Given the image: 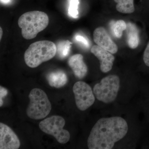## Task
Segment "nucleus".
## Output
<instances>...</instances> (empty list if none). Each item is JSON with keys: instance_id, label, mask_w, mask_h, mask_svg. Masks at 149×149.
<instances>
[{"instance_id": "obj_1", "label": "nucleus", "mask_w": 149, "mask_h": 149, "mask_svg": "<svg viewBox=\"0 0 149 149\" xmlns=\"http://www.w3.org/2000/svg\"><path fill=\"white\" fill-rule=\"evenodd\" d=\"M126 120L120 116L102 118L92 128L88 139L90 149H111L128 133Z\"/></svg>"}, {"instance_id": "obj_2", "label": "nucleus", "mask_w": 149, "mask_h": 149, "mask_svg": "<svg viewBox=\"0 0 149 149\" xmlns=\"http://www.w3.org/2000/svg\"><path fill=\"white\" fill-rule=\"evenodd\" d=\"M49 23L47 15L40 11L25 13L20 16L18 20V25L21 29L22 35L27 40L35 38L39 32L46 29Z\"/></svg>"}, {"instance_id": "obj_3", "label": "nucleus", "mask_w": 149, "mask_h": 149, "mask_svg": "<svg viewBox=\"0 0 149 149\" xmlns=\"http://www.w3.org/2000/svg\"><path fill=\"white\" fill-rule=\"evenodd\" d=\"M56 54V46L54 43L48 40L38 41L31 44L25 51L24 61L29 67L35 68L53 58Z\"/></svg>"}, {"instance_id": "obj_4", "label": "nucleus", "mask_w": 149, "mask_h": 149, "mask_svg": "<svg viewBox=\"0 0 149 149\" xmlns=\"http://www.w3.org/2000/svg\"><path fill=\"white\" fill-rule=\"evenodd\" d=\"M29 98L26 110L27 116L35 120L47 117L52 110V104L46 93L39 88H34L29 93Z\"/></svg>"}, {"instance_id": "obj_5", "label": "nucleus", "mask_w": 149, "mask_h": 149, "mask_svg": "<svg viewBox=\"0 0 149 149\" xmlns=\"http://www.w3.org/2000/svg\"><path fill=\"white\" fill-rule=\"evenodd\" d=\"M120 87L119 77L115 74H110L97 83L93 91L97 100L104 103L110 104L115 100Z\"/></svg>"}, {"instance_id": "obj_6", "label": "nucleus", "mask_w": 149, "mask_h": 149, "mask_svg": "<svg viewBox=\"0 0 149 149\" xmlns=\"http://www.w3.org/2000/svg\"><path fill=\"white\" fill-rule=\"evenodd\" d=\"M65 123V120L61 116H53L41 121L39 128L44 133L54 136L60 143L65 144L70 137L68 131L63 129Z\"/></svg>"}, {"instance_id": "obj_7", "label": "nucleus", "mask_w": 149, "mask_h": 149, "mask_svg": "<svg viewBox=\"0 0 149 149\" xmlns=\"http://www.w3.org/2000/svg\"><path fill=\"white\" fill-rule=\"evenodd\" d=\"M75 103L77 108L84 111L90 107L95 102V95L91 86L83 81H78L72 88Z\"/></svg>"}, {"instance_id": "obj_8", "label": "nucleus", "mask_w": 149, "mask_h": 149, "mask_svg": "<svg viewBox=\"0 0 149 149\" xmlns=\"http://www.w3.org/2000/svg\"><path fill=\"white\" fill-rule=\"evenodd\" d=\"M20 142L13 130L6 124L0 123V149H17Z\"/></svg>"}, {"instance_id": "obj_9", "label": "nucleus", "mask_w": 149, "mask_h": 149, "mask_svg": "<svg viewBox=\"0 0 149 149\" xmlns=\"http://www.w3.org/2000/svg\"><path fill=\"white\" fill-rule=\"evenodd\" d=\"M93 40L97 45L103 48L112 54L117 52L118 48L113 42L106 29L103 27L96 28L93 32Z\"/></svg>"}, {"instance_id": "obj_10", "label": "nucleus", "mask_w": 149, "mask_h": 149, "mask_svg": "<svg viewBox=\"0 0 149 149\" xmlns=\"http://www.w3.org/2000/svg\"><path fill=\"white\" fill-rule=\"evenodd\" d=\"M91 52L100 61V68L102 72L107 73L111 70L115 60L112 54L97 45L92 47Z\"/></svg>"}, {"instance_id": "obj_11", "label": "nucleus", "mask_w": 149, "mask_h": 149, "mask_svg": "<svg viewBox=\"0 0 149 149\" xmlns=\"http://www.w3.org/2000/svg\"><path fill=\"white\" fill-rule=\"evenodd\" d=\"M68 64L75 76L79 79H82L88 73L87 65L83 61V57L80 54L71 56L68 61Z\"/></svg>"}, {"instance_id": "obj_12", "label": "nucleus", "mask_w": 149, "mask_h": 149, "mask_svg": "<svg viewBox=\"0 0 149 149\" xmlns=\"http://www.w3.org/2000/svg\"><path fill=\"white\" fill-rule=\"evenodd\" d=\"M47 79L50 86L56 88H62L68 82L67 76L62 70L50 72L47 75Z\"/></svg>"}, {"instance_id": "obj_13", "label": "nucleus", "mask_w": 149, "mask_h": 149, "mask_svg": "<svg viewBox=\"0 0 149 149\" xmlns=\"http://www.w3.org/2000/svg\"><path fill=\"white\" fill-rule=\"evenodd\" d=\"M127 43L130 49H135L138 47L139 43V30L135 24L128 22L126 29Z\"/></svg>"}, {"instance_id": "obj_14", "label": "nucleus", "mask_w": 149, "mask_h": 149, "mask_svg": "<svg viewBox=\"0 0 149 149\" xmlns=\"http://www.w3.org/2000/svg\"><path fill=\"white\" fill-rule=\"evenodd\" d=\"M117 3L116 9L120 13H132L135 11L134 0H114Z\"/></svg>"}, {"instance_id": "obj_15", "label": "nucleus", "mask_w": 149, "mask_h": 149, "mask_svg": "<svg viewBox=\"0 0 149 149\" xmlns=\"http://www.w3.org/2000/svg\"><path fill=\"white\" fill-rule=\"evenodd\" d=\"M72 43L69 40L61 41L56 46V54L61 58L66 57L69 54Z\"/></svg>"}, {"instance_id": "obj_16", "label": "nucleus", "mask_w": 149, "mask_h": 149, "mask_svg": "<svg viewBox=\"0 0 149 149\" xmlns=\"http://www.w3.org/2000/svg\"><path fill=\"white\" fill-rule=\"evenodd\" d=\"M127 24L123 20H118L115 23L113 26V32L116 37L117 38L122 37L123 32L126 30Z\"/></svg>"}, {"instance_id": "obj_17", "label": "nucleus", "mask_w": 149, "mask_h": 149, "mask_svg": "<svg viewBox=\"0 0 149 149\" xmlns=\"http://www.w3.org/2000/svg\"><path fill=\"white\" fill-rule=\"evenodd\" d=\"M79 0H69V6L68 9V15L70 17L77 18L79 15L78 5Z\"/></svg>"}, {"instance_id": "obj_18", "label": "nucleus", "mask_w": 149, "mask_h": 149, "mask_svg": "<svg viewBox=\"0 0 149 149\" xmlns=\"http://www.w3.org/2000/svg\"><path fill=\"white\" fill-rule=\"evenodd\" d=\"M143 59L145 64L147 66L149 67V42L144 51Z\"/></svg>"}, {"instance_id": "obj_19", "label": "nucleus", "mask_w": 149, "mask_h": 149, "mask_svg": "<svg viewBox=\"0 0 149 149\" xmlns=\"http://www.w3.org/2000/svg\"><path fill=\"white\" fill-rule=\"evenodd\" d=\"M75 39L78 42L82 43L85 47H89V43L88 39L84 36L80 35H77L75 36Z\"/></svg>"}, {"instance_id": "obj_20", "label": "nucleus", "mask_w": 149, "mask_h": 149, "mask_svg": "<svg viewBox=\"0 0 149 149\" xmlns=\"http://www.w3.org/2000/svg\"><path fill=\"white\" fill-rule=\"evenodd\" d=\"M0 88V106L1 107L3 104V99L6 96L8 92L6 88L1 86Z\"/></svg>"}, {"instance_id": "obj_21", "label": "nucleus", "mask_w": 149, "mask_h": 149, "mask_svg": "<svg viewBox=\"0 0 149 149\" xmlns=\"http://www.w3.org/2000/svg\"><path fill=\"white\" fill-rule=\"evenodd\" d=\"M1 2L4 4L8 3L10 2V0H1Z\"/></svg>"}, {"instance_id": "obj_22", "label": "nucleus", "mask_w": 149, "mask_h": 149, "mask_svg": "<svg viewBox=\"0 0 149 149\" xmlns=\"http://www.w3.org/2000/svg\"><path fill=\"white\" fill-rule=\"evenodd\" d=\"M0 32H1V36H0V39H1L3 35V29H2L1 27L0 28Z\"/></svg>"}]
</instances>
